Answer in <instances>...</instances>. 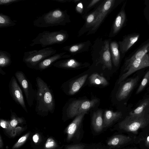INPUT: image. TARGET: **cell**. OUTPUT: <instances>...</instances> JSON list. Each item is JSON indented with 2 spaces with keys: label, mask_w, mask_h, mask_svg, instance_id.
Instances as JSON below:
<instances>
[{
  "label": "cell",
  "mask_w": 149,
  "mask_h": 149,
  "mask_svg": "<svg viewBox=\"0 0 149 149\" xmlns=\"http://www.w3.org/2000/svg\"><path fill=\"white\" fill-rule=\"evenodd\" d=\"M88 75L87 74L83 75L70 83L69 86L68 94L73 95L77 92L85 83Z\"/></svg>",
  "instance_id": "24"
},
{
  "label": "cell",
  "mask_w": 149,
  "mask_h": 149,
  "mask_svg": "<svg viewBox=\"0 0 149 149\" xmlns=\"http://www.w3.org/2000/svg\"><path fill=\"white\" fill-rule=\"evenodd\" d=\"M68 38V32L63 30L51 32L45 31L39 33L32 40L30 45L33 47L36 45H40L42 47H45L53 45L63 43Z\"/></svg>",
  "instance_id": "3"
},
{
  "label": "cell",
  "mask_w": 149,
  "mask_h": 149,
  "mask_svg": "<svg viewBox=\"0 0 149 149\" xmlns=\"http://www.w3.org/2000/svg\"><path fill=\"white\" fill-rule=\"evenodd\" d=\"M15 75L23 90L28 105L31 107L35 99L37 91L33 89L31 83L22 71H17Z\"/></svg>",
  "instance_id": "9"
},
{
  "label": "cell",
  "mask_w": 149,
  "mask_h": 149,
  "mask_svg": "<svg viewBox=\"0 0 149 149\" xmlns=\"http://www.w3.org/2000/svg\"><path fill=\"white\" fill-rule=\"evenodd\" d=\"M140 34L138 33H133L124 36L122 40L118 42L121 57L123 58L126 53L138 40Z\"/></svg>",
  "instance_id": "14"
},
{
  "label": "cell",
  "mask_w": 149,
  "mask_h": 149,
  "mask_svg": "<svg viewBox=\"0 0 149 149\" xmlns=\"http://www.w3.org/2000/svg\"><path fill=\"white\" fill-rule=\"evenodd\" d=\"M90 83L91 84L106 86L109 83L104 77L100 76L97 73L91 74L89 78Z\"/></svg>",
  "instance_id": "25"
},
{
  "label": "cell",
  "mask_w": 149,
  "mask_h": 149,
  "mask_svg": "<svg viewBox=\"0 0 149 149\" xmlns=\"http://www.w3.org/2000/svg\"><path fill=\"white\" fill-rule=\"evenodd\" d=\"M91 45L89 40L80 42L69 46H65L62 49L74 55L85 51H87Z\"/></svg>",
  "instance_id": "21"
},
{
  "label": "cell",
  "mask_w": 149,
  "mask_h": 149,
  "mask_svg": "<svg viewBox=\"0 0 149 149\" xmlns=\"http://www.w3.org/2000/svg\"><path fill=\"white\" fill-rule=\"evenodd\" d=\"M122 115L120 111L114 112L111 110L106 111L103 118L104 129L110 127L121 117Z\"/></svg>",
  "instance_id": "22"
},
{
  "label": "cell",
  "mask_w": 149,
  "mask_h": 149,
  "mask_svg": "<svg viewBox=\"0 0 149 149\" xmlns=\"http://www.w3.org/2000/svg\"><path fill=\"white\" fill-rule=\"evenodd\" d=\"M111 57L114 66L119 65L121 58L118 43L115 41H110L109 44Z\"/></svg>",
  "instance_id": "23"
},
{
  "label": "cell",
  "mask_w": 149,
  "mask_h": 149,
  "mask_svg": "<svg viewBox=\"0 0 149 149\" xmlns=\"http://www.w3.org/2000/svg\"><path fill=\"white\" fill-rule=\"evenodd\" d=\"M54 1H56L60 3H65L73 1V0H52Z\"/></svg>",
  "instance_id": "41"
},
{
  "label": "cell",
  "mask_w": 149,
  "mask_h": 149,
  "mask_svg": "<svg viewBox=\"0 0 149 149\" xmlns=\"http://www.w3.org/2000/svg\"><path fill=\"white\" fill-rule=\"evenodd\" d=\"M9 87L10 95L13 100L27 113L22 91L14 76L10 79Z\"/></svg>",
  "instance_id": "12"
},
{
  "label": "cell",
  "mask_w": 149,
  "mask_h": 149,
  "mask_svg": "<svg viewBox=\"0 0 149 149\" xmlns=\"http://www.w3.org/2000/svg\"><path fill=\"white\" fill-rule=\"evenodd\" d=\"M37 90L35 99V111L41 116L47 115L49 113H53L55 103L53 92L47 84L40 77L36 79Z\"/></svg>",
  "instance_id": "1"
},
{
  "label": "cell",
  "mask_w": 149,
  "mask_h": 149,
  "mask_svg": "<svg viewBox=\"0 0 149 149\" xmlns=\"http://www.w3.org/2000/svg\"><path fill=\"white\" fill-rule=\"evenodd\" d=\"M87 112H84L76 116L66 128L65 132L67 134V141L72 143L80 142L83 138L84 131L83 120Z\"/></svg>",
  "instance_id": "6"
},
{
  "label": "cell",
  "mask_w": 149,
  "mask_h": 149,
  "mask_svg": "<svg viewBox=\"0 0 149 149\" xmlns=\"http://www.w3.org/2000/svg\"><path fill=\"white\" fill-rule=\"evenodd\" d=\"M144 4L146 7L144 10V14L149 25V0H146Z\"/></svg>",
  "instance_id": "36"
},
{
  "label": "cell",
  "mask_w": 149,
  "mask_h": 149,
  "mask_svg": "<svg viewBox=\"0 0 149 149\" xmlns=\"http://www.w3.org/2000/svg\"><path fill=\"white\" fill-rule=\"evenodd\" d=\"M101 0H92L90 1L89 2H88L82 16L83 18L85 19L87 15L88 12L89 10L94 7L98 3H100V2H101Z\"/></svg>",
  "instance_id": "30"
},
{
  "label": "cell",
  "mask_w": 149,
  "mask_h": 149,
  "mask_svg": "<svg viewBox=\"0 0 149 149\" xmlns=\"http://www.w3.org/2000/svg\"><path fill=\"white\" fill-rule=\"evenodd\" d=\"M16 21L12 20L10 17L0 13V28H4L13 26L16 24Z\"/></svg>",
  "instance_id": "26"
},
{
  "label": "cell",
  "mask_w": 149,
  "mask_h": 149,
  "mask_svg": "<svg viewBox=\"0 0 149 149\" xmlns=\"http://www.w3.org/2000/svg\"><path fill=\"white\" fill-rule=\"evenodd\" d=\"M132 139L129 136L123 134H115L106 140L105 145L108 149H117L128 143Z\"/></svg>",
  "instance_id": "15"
},
{
  "label": "cell",
  "mask_w": 149,
  "mask_h": 149,
  "mask_svg": "<svg viewBox=\"0 0 149 149\" xmlns=\"http://www.w3.org/2000/svg\"><path fill=\"white\" fill-rule=\"evenodd\" d=\"M149 52V38L125 58L123 65L124 69L128 66L134 60L142 58Z\"/></svg>",
  "instance_id": "13"
},
{
  "label": "cell",
  "mask_w": 149,
  "mask_h": 149,
  "mask_svg": "<svg viewBox=\"0 0 149 149\" xmlns=\"http://www.w3.org/2000/svg\"><path fill=\"white\" fill-rule=\"evenodd\" d=\"M1 126L3 128L10 130L9 121H7L3 119L0 120Z\"/></svg>",
  "instance_id": "39"
},
{
  "label": "cell",
  "mask_w": 149,
  "mask_h": 149,
  "mask_svg": "<svg viewBox=\"0 0 149 149\" xmlns=\"http://www.w3.org/2000/svg\"><path fill=\"white\" fill-rule=\"evenodd\" d=\"M11 119L9 121L10 130H13L15 128L17 124L21 123L24 121L23 118H22L18 117L15 113L13 112L11 110Z\"/></svg>",
  "instance_id": "28"
},
{
  "label": "cell",
  "mask_w": 149,
  "mask_h": 149,
  "mask_svg": "<svg viewBox=\"0 0 149 149\" xmlns=\"http://www.w3.org/2000/svg\"><path fill=\"white\" fill-rule=\"evenodd\" d=\"M149 66V52L142 58L136 59L127 68L123 69V73L119 78L118 84H119L128 76L136 71Z\"/></svg>",
  "instance_id": "10"
},
{
  "label": "cell",
  "mask_w": 149,
  "mask_h": 149,
  "mask_svg": "<svg viewBox=\"0 0 149 149\" xmlns=\"http://www.w3.org/2000/svg\"></svg>",
  "instance_id": "44"
},
{
  "label": "cell",
  "mask_w": 149,
  "mask_h": 149,
  "mask_svg": "<svg viewBox=\"0 0 149 149\" xmlns=\"http://www.w3.org/2000/svg\"><path fill=\"white\" fill-rule=\"evenodd\" d=\"M57 145L54 140L51 138H49L47 140L45 145L46 149H51L56 147Z\"/></svg>",
  "instance_id": "35"
},
{
  "label": "cell",
  "mask_w": 149,
  "mask_h": 149,
  "mask_svg": "<svg viewBox=\"0 0 149 149\" xmlns=\"http://www.w3.org/2000/svg\"><path fill=\"white\" fill-rule=\"evenodd\" d=\"M87 144L81 143H72L66 145L65 149H84Z\"/></svg>",
  "instance_id": "32"
},
{
  "label": "cell",
  "mask_w": 149,
  "mask_h": 149,
  "mask_svg": "<svg viewBox=\"0 0 149 149\" xmlns=\"http://www.w3.org/2000/svg\"><path fill=\"white\" fill-rule=\"evenodd\" d=\"M84 149H108L105 145L101 143L87 144Z\"/></svg>",
  "instance_id": "33"
},
{
  "label": "cell",
  "mask_w": 149,
  "mask_h": 149,
  "mask_svg": "<svg viewBox=\"0 0 149 149\" xmlns=\"http://www.w3.org/2000/svg\"><path fill=\"white\" fill-rule=\"evenodd\" d=\"M149 81V70H148L144 77L140 86L136 91L138 94L142 91L146 86Z\"/></svg>",
  "instance_id": "31"
},
{
  "label": "cell",
  "mask_w": 149,
  "mask_h": 149,
  "mask_svg": "<svg viewBox=\"0 0 149 149\" xmlns=\"http://www.w3.org/2000/svg\"><path fill=\"white\" fill-rule=\"evenodd\" d=\"M66 53V52H63L56 53L46 58L37 65L35 67L34 69L41 71L44 70L53 65L55 62L60 59L70 57V55L65 54Z\"/></svg>",
  "instance_id": "18"
},
{
  "label": "cell",
  "mask_w": 149,
  "mask_h": 149,
  "mask_svg": "<svg viewBox=\"0 0 149 149\" xmlns=\"http://www.w3.org/2000/svg\"><path fill=\"white\" fill-rule=\"evenodd\" d=\"M98 102L96 99L91 100H77L73 101L68 106L66 110L68 118H72L84 112H87L93 107Z\"/></svg>",
  "instance_id": "7"
},
{
  "label": "cell",
  "mask_w": 149,
  "mask_h": 149,
  "mask_svg": "<svg viewBox=\"0 0 149 149\" xmlns=\"http://www.w3.org/2000/svg\"><path fill=\"white\" fill-rule=\"evenodd\" d=\"M149 106V99L145 100L140 105L130 113V115H136L141 114L146 111L145 109Z\"/></svg>",
  "instance_id": "29"
},
{
  "label": "cell",
  "mask_w": 149,
  "mask_h": 149,
  "mask_svg": "<svg viewBox=\"0 0 149 149\" xmlns=\"http://www.w3.org/2000/svg\"><path fill=\"white\" fill-rule=\"evenodd\" d=\"M149 124V114L145 111L139 115L127 116L118 123L117 130L136 133L139 129Z\"/></svg>",
  "instance_id": "4"
},
{
  "label": "cell",
  "mask_w": 149,
  "mask_h": 149,
  "mask_svg": "<svg viewBox=\"0 0 149 149\" xmlns=\"http://www.w3.org/2000/svg\"><path fill=\"white\" fill-rule=\"evenodd\" d=\"M127 1L124 2L120 11L116 16L112 25L109 37L113 38L117 35L125 25L127 21L125 8Z\"/></svg>",
  "instance_id": "11"
},
{
  "label": "cell",
  "mask_w": 149,
  "mask_h": 149,
  "mask_svg": "<svg viewBox=\"0 0 149 149\" xmlns=\"http://www.w3.org/2000/svg\"><path fill=\"white\" fill-rule=\"evenodd\" d=\"M103 1H102L94 10L86 16L85 18V23L78 32V36H80L86 32H88L91 29L98 15Z\"/></svg>",
  "instance_id": "16"
},
{
  "label": "cell",
  "mask_w": 149,
  "mask_h": 149,
  "mask_svg": "<svg viewBox=\"0 0 149 149\" xmlns=\"http://www.w3.org/2000/svg\"><path fill=\"white\" fill-rule=\"evenodd\" d=\"M92 130L93 133L99 134L104 130L102 111L99 110L93 114L91 121Z\"/></svg>",
  "instance_id": "19"
},
{
  "label": "cell",
  "mask_w": 149,
  "mask_h": 149,
  "mask_svg": "<svg viewBox=\"0 0 149 149\" xmlns=\"http://www.w3.org/2000/svg\"><path fill=\"white\" fill-rule=\"evenodd\" d=\"M0 148H1L2 146V140H1V136H0Z\"/></svg>",
  "instance_id": "43"
},
{
  "label": "cell",
  "mask_w": 149,
  "mask_h": 149,
  "mask_svg": "<svg viewBox=\"0 0 149 149\" xmlns=\"http://www.w3.org/2000/svg\"><path fill=\"white\" fill-rule=\"evenodd\" d=\"M81 0L78 2L75 7V10L78 13L81 14H83L84 8V5L83 3L84 2L83 1Z\"/></svg>",
  "instance_id": "37"
},
{
  "label": "cell",
  "mask_w": 149,
  "mask_h": 149,
  "mask_svg": "<svg viewBox=\"0 0 149 149\" xmlns=\"http://www.w3.org/2000/svg\"><path fill=\"white\" fill-rule=\"evenodd\" d=\"M123 1V0H103L97 18L92 27L86 35H88L95 33L108 14Z\"/></svg>",
  "instance_id": "8"
},
{
  "label": "cell",
  "mask_w": 149,
  "mask_h": 149,
  "mask_svg": "<svg viewBox=\"0 0 149 149\" xmlns=\"http://www.w3.org/2000/svg\"><path fill=\"white\" fill-rule=\"evenodd\" d=\"M139 76L129 79L121 87L116 94V98L120 101L126 98L130 92L136 85L139 79Z\"/></svg>",
  "instance_id": "17"
},
{
  "label": "cell",
  "mask_w": 149,
  "mask_h": 149,
  "mask_svg": "<svg viewBox=\"0 0 149 149\" xmlns=\"http://www.w3.org/2000/svg\"><path fill=\"white\" fill-rule=\"evenodd\" d=\"M29 133H28L22 136L17 142L13 146V148H16L20 147L26 141L29 136Z\"/></svg>",
  "instance_id": "34"
},
{
  "label": "cell",
  "mask_w": 149,
  "mask_h": 149,
  "mask_svg": "<svg viewBox=\"0 0 149 149\" xmlns=\"http://www.w3.org/2000/svg\"><path fill=\"white\" fill-rule=\"evenodd\" d=\"M39 134L37 133H36L32 137L33 140L35 143H36L38 142L39 140Z\"/></svg>",
  "instance_id": "40"
},
{
  "label": "cell",
  "mask_w": 149,
  "mask_h": 149,
  "mask_svg": "<svg viewBox=\"0 0 149 149\" xmlns=\"http://www.w3.org/2000/svg\"><path fill=\"white\" fill-rule=\"evenodd\" d=\"M71 22L66 10L57 8L37 17L33 21L34 26L46 28L59 25L65 26Z\"/></svg>",
  "instance_id": "2"
},
{
  "label": "cell",
  "mask_w": 149,
  "mask_h": 149,
  "mask_svg": "<svg viewBox=\"0 0 149 149\" xmlns=\"http://www.w3.org/2000/svg\"><path fill=\"white\" fill-rule=\"evenodd\" d=\"M87 63L79 62L74 59L69 58L58 61L53 65L56 68L64 69H76L85 67Z\"/></svg>",
  "instance_id": "20"
},
{
  "label": "cell",
  "mask_w": 149,
  "mask_h": 149,
  "mask_svg": "<svg viewBox=\"0 0 149 149\" xmlns=\"http://www.w3.org/2000/svg\"><path fill=\"white\" fill-rule=\"evenodd\" d=\"M0 72L1 73L2 72L1 74L3 75L4 74H5V73L2 70L1 68H0Z\"/></svg>",
  "instance_id": "42"
},
{
  "label": "cell",
  "mask_w": 149,
  "mask_h": 149,
  "mask_svg": "<svg viewBox=\"0 0 149 149\" xmlns=\"http://www.w3.org/2000/svg\"><path fill=\"white\" fill-rule=\"evenodd\" d=\"M12 63L11 56L8 52L2 50H0V68L8 67Z\"/></svg>",
  "instance_id": "27"
},
{
  "label": "cell",
  "mask_w": 149,
  "mask_h": 149,
  "mask_svg": "<svg viewBox=\"0 0 149 149\" xmlns=\"http://www.w3.org/2000/svg\"><path fill=\"white\" fill-rule=\"evenodd\" d=\"M23 0H0V5L8 6Z\"/></svg>",
  "instance_id": "38"
},
{
  "label": "cell",
  "mask_w": 149,
  "mask_h": 149,
  "mask_svg": "<svg viewBox=\"0 0 149 149\" xmlns=\"http://www.w3.org/2000/svg\"><path fill=\"white\" fill-rule=\"evenodd\" d=\"M56 49L52 47H47L39 50H35L24 52L22 61L29 68L35 67L44 59L55 54Z\"/></svg>",
  "instance_id": "5"
}]
</instances>
